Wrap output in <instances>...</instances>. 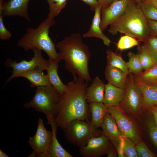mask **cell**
Listing matches in <instances>:
<instances>
[{
    "label": "cell",
    "mask_w": 157,
    "mask_h": 157,
    "mask_svg": "<svg viewBox=\"0 0 157 157\" xmlns=\"http://www.w3.org/2000/svg\"><path fill=\"white\" fill-rule=\"evenodd\" d=\"M139 41L130 36H122L116 44L117 49L121 51L131 48L136 46H139Z\"/></svg>",
    "instance_id": "f1b7e54d"
},
{
    "label": "cell",
    "mask_w": 157,
    "mask_h": 157,
    "mask_svg": "<svg viewBox=\"0 0 157 157\" xmlns=\"http://www.w3.org/2000/svg\"><path fill=\"white\" fill-rule=\"evenodd\" d=\"M63 130L66 140L79 148L85 146L91 138L102 134L90 121L80 119L72 120Z\"/></svg>",
    "instance_id": "8992f818"
},
{
    "label": "cell",
    "mask_w": 157,
    "mask_h": 157,
    "mask_svg": "<svg viewBox=\"0 0 157 157\" xmlns=\"http://www.w3.org/2000/svg\"><path fill=\"white\" fill-rule=\"evenodd\" d=\"M90 112V122L95 128L101 127L106 113L107 108L103 103L93 102L88 104Z\"/></svg>",
    "instance_id": "7402d4cb"
},
{
    "label": "cell",
    "mask_w": 157,
    "mask_h": 157,
    "mask_svg": "<svg viewBox=\"0 0 157 157\" xmlns=\"http://www.w3.org/2000/svg\"><path fill=\"white\" fill-rule=\"evenodd\" d=\"M136 2H138L140 0H135Z\"/></svg>",
    "instance_id": "ee69618b"
},
{
    "label": "cell",
    "mask_w": 157,
    "mask_h": 157,
    "mask_svg": "<svg viewBox=\"0 0 157 157\" xmlns=\"http://www.w3.org/2000/svg\"><path fill=\"white\" fill-rule=\"evenodd\" d=\"M56 47L60 59L65 62V69L73 76H77L88 82L91 81L88 68L91 54L80 33L65 37Z\"/></svg>",
    "instance_id": "7a4b0ae2"
},
{
    "label": "cell",
    "mask_w": 157,
    "mask_h": 157,
    "mask_svg": "<svg viewBox=\"0 0 157 157\" xmlns=\"http://www.w3.org/2000/svg\"><path fill=\"white\" fill-rule=\"evenodd\" d=\"M127 56L129 60L126 64L129 72L137 75L143 72V69L137 54L129 52Z\"/></svg>",
    "instance_id": "484cf974"
},
{
    "label": "cell",
    "mask_w": 157,
    "mask_h": 157,
    "mask_svg": "<svg viewBox=\"0 0 157 157\" xmlns=\"http://www.w3.org/2000/svg\"><path fill=\"white\" fill-rule=\"evenodd\" d=\"M154 5L157 8V0H145Z\"/></svg>",
    "instance_id": "60d3db41"
},
{
    "label": "cell",
    "mask_w": 157,
    "mask_h": 157,
    "mask_svg": "<svg viewBox=\"0 0 157 157\" xmlns=\"http://www.w3.org/2000/svg\"><path fill=\"white\" fill-rule=\"evenodd\" d=\"M55 24L54 17L51 15L36 28H28L26 33L18 40L17 45L27 51L37 48L44 51L49 58L61 61L54 44L49 35L50 27Z\"/></svg>",
    "instance_id": "277c9868"
},
{
    "label": "cell",
    "mask_w": 157,
    "mask_h": 157,
    "mask_svg": "<svg viewBox=\"0 0 157 157\" xmlns=\"http://www.w3.org/2000/svg\"><path fill=\"white\" fill-rule=\"evenodd\" d=\"M101 7V9L108 7L113 0H97Z\"/></svg>",
    "instance_id": "74e56055"
},
{
    "label": "cell",
    "mask_w": 157,
    "mask_h": 157,
    "mask_svg": "<svg viewBox=\"0 0 157 157\" xmlns=\"http://www.w3.org/2000/svg\"><path fill=\"white\" fill-rule=\"evenodd\" d=\"M47 2L48 3L49 5V9H50L53 7V5L54 3L53 0H47Z\"/></svg>",
    "instance_id": "b9f144b4"
},
{
    "label": "cell",
    "mask_w": 157,
    "mask_h": 157,
    "mask_svg": "<svg viewBox=\"0 0 157 157\" xmlns=\"http://www.w3.org/2000/svg\"><path fill=\"white\" fill-rule=\"evenodd\" d=\"M135 146L138 157H154L155 154L147 147L145 143L142 142H139L136 144Z\"/></svg>",
    "instance_id": "d6a6232c"
},
{
    "label": "cell",
    "mask_w": 157,
    "mask_h": 157,
    "mask_svg": "<svg viewBox=\"0 0 157 157\" xmlns=\"http://www.w3.org/2000/svg\"><path fill=\"white\" fill-rule=\"evenodd\" d=\"M67 0H58L54 4L53 7L49 9L48 15L54 17L57 16L65 7Z\"/></svg>",
    "instance_id": "e575fe53"
},
{
    "label": "cell",
    "mask_w": 157,
    "mask_h": 157,
    "mask_svg": "<svg viewBox=\"0 0 157 157\" xmlns=\"http://www.w3.org/2000/svg\"><path fill=\"white\" fill-rule=\"evenodd\" d=\"M105 84L99 76H96L90 86L87 87L85 92L87 101L103 103Z\"/></svg>",
    "instance_id": "2e32d148"
},
{
    "label": "cell",
    "mask_w": 157,
    "mask_h": 157,
    "mask_svg": "<svg viewBox=\"0 0 157 157\" xmlns=\"http://www.w3.org/2000/svg\"><path fill=\"white\" fill-rule=\"evenodd\" d=\"M137 2L147 20L157 21V8L154 5L145 0Z\"/></svg>",
    "instance_id": "4316f807"
},
{
    "label": "cell",
    "mask_w": 157,
    "mask_h": 157,
    "mask_svg": "<svg viewBox=\"0 0 157 157\" xmlns=\"http://www.w3.org/2000/svg\"><path fill=\"white\" fill-rule=\"evenodd\" d=\"M102 134L107 137L114 146L118 154L122 152V145L124 137L119 130L113 116L108 112L101 125Z\"/></svg>",
    "instance_id": "4fadbf2b"
},
{
    "label": "cell",
    "mask_w": 157,
    "mask_h": 157,
    "mask_svg": "<svg viewBox=\"0 0 157 157\" xmlns=\"http://www.w3.org/2000/svg\"><path fill=\"white\" fill-rule=\"evenodd\" d=\"M135 1V0H113L108 7L101 9L100 24L101 31H103L120 17Z\"/></svg>",
    "instance_id": "8fae6325"
},
{
    "label": "cell",
    "mask_w": 157,
    "mask_h": 157,
    "mask_svg": "<svg viewBox=\"0 0 157 157\" xmlns=\"http://www.w3.org/2000/svg\"><path fill=\"white\" fill-rule=\"evenodd\" d=\"M110 26L108 31L112 35L123 33L139 42H143L151 35L147 20L135 1Z\"/></svg>",
    "instance_id": "3957f363"
},
{
    "label": "cell",
    "mask_w": 157,
    "mask_h": 157,
    "mask_svg": "<svg viewBox=\"0 0 157 157\" xmlns=\"http://www.w3.org/2000/svg\"><path fill=\"white\" fill-rule=\"evenodd\" d=\"M37 88L32 99L24 104V106L27 109L34 108L35 111L44 113L47 118H54L60 95L50 84Z\"/></svg>",
    "instance_id": "5b68a950"
},
{
    "label": "cell",
    "mask_w": 157,
    "mask_h": 157,
    "mask_svg": "<svg viewBox=\"0 0 157 157\" xmlns=\"http://www.w3.org/2000/svg\"><path fill=\"white\" fill-rule=\"evenodd\" d=\"M59 62L57 60L49 58L48 67L46 71L50 83L56 92L61 95L64 92L66 85L62 82L58 73Z\"/></svg>",
    "instance_id": "ffe728a7"
},
{
    "label": "cell",
    "mask_w": 157,
    "mask_h": 157,
    "mask_svg": "<svg viewBox=\"0 0 157 157\" xmlns=\"http://www.w3.org/2000/svg\"><path fill=\"white\" fill-rule=\"evenodd\" d=\"M151 35L157 36V21L147 20Z\"/></svg>",
    "instance_id": "d590c367"
},
{
    "label": "cell",
    "mask_w": 157,
    "mask_h": 157,
    "mask_svg": "<svg viewBox=\"0 0 157 157\" xmlns=\"http://www.w3.org/2000/svg\"><path fill=\"white\" fill-rule=\"evenodd\" d=\"M73 77L72 81L66 85L56 108L54 119L58 126L63 130L74 119L90 120V112L85 94L88 82L77 76Z\"/></svg>",
    "instance_id": "6da1fadb"
},
{
    "label": "cell",
    "mask_w": 157,
    "mask_h": 157,
    "mask_svg": "<svg viewBox=\"0 0 157 157\" xmlns=\"http://www.w3.org/2000/svg\"><path fill=\"white\" fill-rule=\"evenodd\" d=\"M30 0H8L4 2L3 6V17L12 16L22 17L29 22L31 20L28 13Z\"/></svg>",
    "instance_id": "5bb4252c"
},
{
    "label": "cell",
    "mask_w": 157,
    "mask_h": 157,
    "mask_svg": "<svg viewBox=\"0 0 157 157\" xmlns=\"http://www.w3.org/2000/svg\"><path fill=\"white\" fill-rule=\"evenodd\" d=\"M0 157H10V156L4 152L2 150L0 149Z\"/></svg>",
    "instance_id": "7bdbcfd3"
},
{
    "label": "cell",
    "mask_w": 157,
    "mask_h": 157,
    "mask_svg": "<svg viewBox=\"0 0 157 157\" xmlns=\"http://www.w3.org/2000/svg\"><path fill=\"white\" fill-rule=\"evenodd\" d=\"M135 84L142 93L144 100V108H148L157 104V85L142 81L134 76Z\"/></svg>",
    "instance_id": "e0dca14e"
},
{
    "label": "cell",
    "mask_w": 157,
    "mask_h": 157,
    "mask_svg": "<svg viewBox=\"0 0 157 157\" xmlns=\"http://www.w3.org/2000/svg\"><path fill=\"white\" fill-rule=\"evenodd\" d=\"M48 124H50L52 132V141L49 152L50 157H73L74 156L63 148L60 144L57 138L58 127L54 118H47Z\"/></svg>",
    "instance_id": "d6986e66"
},
{
    "label": "cell",
    "mask_w": 157,
    "mask_h": 157,
    "mask_svg": "<svg viewBox=\"0 0 157 157\" xmlns=\"http://www.w3.org/2000/svg\"><path fill=\"white\" fill-rule=\"evenodd\" d=\"M123 100L119 106L123 110L134 115L144 109V100L142 92L135 84L134 75L129 73L128 75Z\"/></svg>",
    "instance_id": "9c48e42d"
},
{
    "label": "cell",
    "mask_w": 157,
    "mask_h": 157,
    "mask_svg": "<svg viewBox=\"0 0 157 157\" xmlns=\"http://www.w3.org/2000/svg\"><path fill=\"white\" fill-rule=\"evenodd\" d=\"M101 10V5L96 9L90 27L88 31L83 34V38L94 37L100 38L105 45L109 47L111 41L109 37L103 33L100 27Z\"/></svg>",
    "instance_id": "9a60e30c"
},
{
    "label": "cell",
    "mask_w": 157,
    "mask_h": 157,
    "mask_svg": "<svg viewBox=\"0 0 157 157\" xmlns=\"http://www.w3.org/2000/svg\"><path fill=\"white\" fill-rule=\"evenodd\" d=\"M3 3V0H0V39L8 40L11 38L12 34L7 29L3 22L2 13Z\"/></svg>",
    "instance_id": "1f68e13d"
},
{
    "label": "cell",
    "mask_w": 157,
    "mask_h": 157,
    "mask_svg": "<svg viewBox=\"0 0 157 157\" xmlns=\"http://www.w3.org/2000/svg\"><path fill=\"white\" fill-rule=\"evenodd\" d=\"M90 7L91 11H94L96 9L100 6L99 3L97 0H81Z\"/></svg>",
    "instance_id": "8d00e7d4"
},
{
    "label": "cell",
    "mask_w": 157,
    "mask_h": 157,
    "mask_svg": "<svg viewBox=\"0 0 157 157\" xmlns=\"http://www.w3.org/2000/svg\"><path fill=\"white\" fill-rule=\"evenodd\" d=\"M125 89L108 83L105 84L104 104L107 107L119 106L124 99Z\"/></svg>",
    "instance_id": "ac0fdd59"
},
{
    "label": "cell",
    "mask_w": 157,
    "mask_h": 157,
    "mask_svg": "<svg viewBox=\"0 0 157 157\" xmlns=\"http://www.w3.org/2000/svg\"><path fill=\"white\" fill-rule=\"evenodd\" d=\"M137 50V54L144 71L147 70L156 65L154 60L147 53L138 47Z\"/></svg>",
    "instance_id": "4dcf8cb0"
},
{
    "label": "cell",
    "mask_w": 157,
    "mask_h": 157,
    "mask_svg": "<svg viewBox=\"0 0 157 157\" xmlns=\"http://www.w3.org/2000/svg\"><path fill=\"white\" fill-rule=\"evenodd\" d=\"M147 126L151 139L157 148V125L154 120L151 119L148 121Z\"/></svg>",
    "instance_id": "836d02e7"
},
{
    "label": "cell",
    "mask_w": 157,
    "mask_h": 157,
    "mask_svg": "<svg viewBox=\"0 0 157 157\" xmlns=\"http://www.w3.org/2000/svg\"><path fill=\"white\" fill-rule=\"evenodd\" d=\"M103 134L90 138L84 147L79 148V154L83 157H100L107 154L111 145Z\"/></svg>",
    "instance_id": "7c38bea8"
},
{
    "label": "cell",
    "mask_w": 157,
    "mask_h": 157,
    "mask_svg": "<svg viewBox=\"0 0 157 157\" xmlns=\"http://www.w3.org/2000/svg\"><path fill=\"white\" fill-rule=\"evenodd\" d=\"M135 77L146 83L157 85V65Z\"/></svg>",
    "instance_id": "83f0119b"
},
{
    "label": "cell",
    "mask_w": 157,
    "mask_h": 157,
    "mask_svg": "<svg viewBox=\"0 0 157 157\" xmlns=\"http://www.w3.org/2000/svg\"><path fill=\"white\" fill-rule=\"evenodd\" d=\"M105 74L108 83L125 89L128 75L119 69L108 65L106 67Z\"/></svg>",
    "instance_id": "44dd1931"
},
{
    "label": "cell",
    "mask_w": 157,
    "mask_h": 157,
    "mask_svg": "<svg viewBox=\"0 0 157 157\" xmlns=\"http://www.w3.org/2000/svg\"><path fill=\"white\" fill-rule=\"evenodd\" d=\"M34 53L33 56L29 61L22 60L19 62L8 58L5 62L6 67H11L13 71L12 74L8 78L6 83L14 78L17 77L20 74L30 71L40 70L43 71L47 70L48 65V60L43 57L41 50L37 48L32 49Z\"/></svg>",
    "instance_id": "52a82bcc"
},
{
    "label": "cell",
    "mask_w": 157,
    "mask_h": 157,
    "mask_svg": "<svg viewBox=\"0 0 157 157\" xmlns=\"http://www.w3.org/2000/svg\"><path fill=\"white\" fill-rule=\"evenodd\" d=\"M22 77L27 79L32 87L47 86L50 84L47 74L40 70L28 71L21 73L17 77Z\"/></svg>",
    "instance_id": "603a6c76"
},
{
    "label": "cell",
    "mask_w": 157,
    "mask_h": 157,
    "mask_svg": "<svg viewBox=\"0 0 157 157\" xmlns=\"http://www.w3.org/2000/svg\"><path fill=\"white\" fill-rule=\"evenodd\" d=\"M106 154L107 155V156L108 157L116 156L114 150L112 147L111 144Z\"/></svg>",
    "instance_id": "ab89813d"
},
{
    "label": "cell",
    "mask_w": 157,
    "mask_h": 157,
    "mask_svg": "<svg viewBox=\"0 0 157 157\" xmlns=\"http://www.w3.org/2000/svg\"><path fill=\"white\" fill-rule=\"evenodd\" d=\"M150 109L154 118V120L157 125V106L156 105L153 106L148 108Z\"/></svg>",
    "instance_id": "f35d334b"
},
{
    "label": "cell",
    "mask_w": 157,
    "mask_h": 157,
    "mask_svg": "<svg viewBox=\"0 0 157 157\" xmlns=\"http://www.w3.org/2000/svg\"><path fill=\"white\" fill-rule=\"evenodd\" d=\"M52 131L47 130L41 118L38 120L36 132L28 141L33 151L28 157H50L49 152L52 141Z\"/></svg>",
    "instance_id": "ba28073f"
},
{
    "label": "cell",
    "mask_w": 157,
    "mask_h": 157,
    "mask_svg": "<svg viewBox=\"0 0 157 157\" xmlns=\"http://www.w3.org/2000/svg\"><path fill=\"white\" fill-rule=\"evenodd\" d=\"M107 65L120 69L128 75L129 73L126 62L120 54L113 52L110 49L107 51Z\"/></svg>",
    "instance_id": "cb8c5ba5"
},
{
    "label": "cell",
    "mask_w": 157,
    "mask_h": 157,
    "mask_svg": "<svg viewBox=\"0 0 157 157\" xmlns=\"http://www.w3.org/2000/svg\"><path fill=\"white\" fill-rule=\"evenodd\" d=\"M156 105V106H157V105Z\"/></svg>",
    "instance_id": "f6af8a7d"
},
{
    "label": "cell",
    "mask_w": 157,
    "mask_h": 157,
    "mask_svg": "<svg viewBox=\"0 0 157 157\" xmlns=\"http://www.w3.org/2000/svg\"><path fill=\"white\" fill-rule=\"evenodd\" d=\"M135 144L130 138L125 137L124 138L122 145V150L125 156L138 157Z\"/></svg>",
    "instance_id": "f546056e"
},
{
    "label": "cell",
    "mask_w": 157,
    "mask_h": 157,
    "mask_svg": "<svg viewBox=\"0 0 157 157\" xmlns=\"http://www.w3.org/2000/svg\"><path fill=\"white\" fill-rule=\"evenodd\" d=\"M120 106L107 107V112L115 119L118 128L124 137L131 139L136 144L140 141V136L135 124L122 111Z\"/></svg>",
    "instance_id": "30bf717a"
},
{
    "label": "cell",
    "mask_w": 157,
    "mask_h": 157,
    "mask_svg": "<svg viewBox=\"0 0 157 157\" xmlns=\"http://www.w3.org/2000/svg\"><path fill=\"white\" fill-rule=\"evenodd\" d=\"M138 47L149 55L157 65V36H151Z\"/></svg>",
    "instance_id": "d4e9b609"
}]
</instances>
